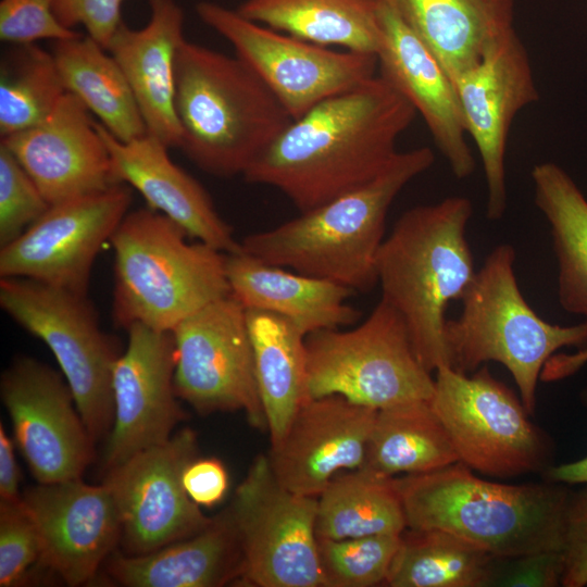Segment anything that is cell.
<instances>
[{"label":"cell","instance_id":"cell-1","mask_svg":"<svg viewBox=\"0 0 587 587\" xmlns=\"http://www.w3.org/2000/svg\"><path fill=\"white\" fill-rule=\"evenodd\" d=\"M415 115L412 104L376 74L292 120L242 176L276 188L300 212L309 211L378 176Z\"/></svg>","mask_w":587,"mask_h":587},{"label":"cell","instance_id":"cell-2","mask_svg":"<svg viewBox=\"0 0 587 587\" xmlns=\"http://www.w3.org/2000/svg\"><path fill=\"white\" fill-rule=\"evenodd\" d=\"M434 161L428 147L398 151L374 179L272 229L247 235L241 250L265 263L367 292L377 285L376 261L394 200Z\"/></svg>","mask_w":587,"mask_h":587},{"label":"cell","instance_id":"cell-3","mask_svg":"<svg viewBox=\"0 0 587 587\" xmlns=\"http://www.w3.org/2000/svg\"><path fill=\"white\" fill-rule=\"evenodd\" d=\"M407 528L460 536L498 559L561 550L570 486L550 480L504 484L462 462L397 477Z\"/></svg>","mask_w":587,"mask_h":587},{"label":"cell","instance_id":"cell-4","mask_svg":"<svg viewBox=\"0 0 587 587\" xmlns=\"http://www.w3.org/2000/svg\"><path fill=\"white\" fill-rule=\"evenodd\" d=\"M473 214L469 198L407 210L379 249L376 272L382 299L402 316L421 364L430 373L449 366L446 310L461 300L476 270L466 240Z\"/></svg>","mask_w":587,"mask_h":587},{"label":"cell","instance_id":"cell-5","mask_svg":"<svg viewBox=\"0 0 587 587\" xmlns=\"http://www.w3.org/2000/svg\"><path fill=\"white\" fill-rule=\"evenodd\" d=\"M178 148L202 171L243 175L294 120L239 57L182 42L175 63Z\"/></svg>","mask_w":587,"mask_h":587},{"label":"cell","instance_id":"cell-6","mask_svg":"<svg viewBox=\"0 0 587 587\" xmlns=\"http://www.w3.org/2000/svg\"><path fill=\"white\" fill-rule=\"evenodd\" d=\"M147 208L128 212L114 232L113 321L172 332L207 304L228 296L224 252Z\"/></svg>","mask_w":587,"mask_h":587},{"label":"cell","instance_id":"cell-7","mask_svg":"<svg viewBox=\"0 0 587 587\" xmlns=\"http://www.w3.org/2000/svg\"><path fill=\"white\" fill-rule=\"evenodd\" d=\"M514 262L509 243L489 252L461 298V314L446 321L445 341L457 372L471 374L489 361L505 366L533 414L545 364L563 347L587 348V321L560 326L541 319L520 290Z\"/></svg>","mask_w":587,"mask_h":587},{"label":"cell","instance_id":"cell-8","mask_svg":"<svg viewBox=\"0 0 587 587\" xmlns=\"http://www.w3.org/2000/svg\"><path fill=\"white\" fill-rule=\"evenodd\" d=\"M310 398L339 395L376 410L429 400L434 377L417 359L400 313L380 298L357 327L307 335Z\"/></svg>","mask_w":587,"mask_h":587},{"label":"cell","instance_id":"cell-9","mask_svg":"<svg viewBox=\"0 0 587 587\" xmlns=\"http://www.w3.org/2000/svg\"><path fill=\"white\" fill-rule=\"evenodd\" d=\"M0 305L57 359L93 441L113 424L112 374L121 353L87 295L24 277H0Z\"/></svg>","mask_w":587,"mask_h":587},{"label":"cell","instance_id":"cell-10","mask_svg":"<svg viewBox=\"0 0 587 587\" xmlns=\"http://www.w3.org/2000/svg\"><path fill=\"white\" fill-rule=\"evenodd\" d=\"M434 380L429 402L460 462L497 478L542 474L551 466V440L530 422L521 398L486 364L471 374L444 365Z\"/></svg>","mask_w":587,"mask_h":587},{"label":"cell","instance_id":"cell-11","mask_svg":"<svg viewBox=\"0 0 587 587\" xmlns=\"http://www.w3.org/2000/svg\"><path fill=\"white\" fill-rule=\"evenodd\" d=\"M242 553L240 583L324 587L315 532L317 497L294 492L259 454L227 508Z\"/></svg>","mask_w":587,"mask_h":587},{"label":"cell","instance_id":"cell-12","mask_svg":"<svg viewBox=\"0 0 587 587\" xmlns=\"http://www.w3.org/2000/svg\"><path fill=\"white\" fill-rule=\"evenodd\" d=\"M201 21L224 37L277 97L294 120L323 100L374 77L375 54L337 51L250 21L238 11L203 1Z\"/></svg>","mask_w":587,"mask_h":587},{"label":"cell","instance_id":"cell-13","mask_svg":"<svg viewBox=\"0 0 587 587\" xmlns=\"http://www.w3.org/2000/svg\"><path fill=\"white\" fill-rule=\"evenodd\" d=\"M174 389L201 414L241 411L266 428L246 309L232 295L183 320L173 330Z\"/></svg>","mask_w":587,"mask_h":587},{"label":"cell","instance_id":"cell-14","mask_svg":"<svg viewBox=\"0 0 587 587\" xmlns=\"http://www.w3.org/2000/svg\"><path fill=\"white\" fill-rule=\"evenodd\" d=\"M132 188L105 190L54 204L0 248V277H24L87 295L93 262L128 213Z\"/></svg>","mask_w":587,"mask_h":587},{"label":"cell","instance_id":"cell-15","mask_svg":"<svg viewBox=\"0 0 587 587\" xmlns=\"http://www.w3.org/2000/svg\"><path fill=\"white\" fill-rule=\"evenodd\" d=\"M197 435L183 428L165 442L142 450L108 470L132 554H145L204 529L212 521L188 496L183 474L197 458Z\"/></svg>","mask_w":587,"mask_h":587},{"label":"cell","instance_id":"cell-16","mask_svg":"<svg viewBox=\"0 0 587 587\" xmlns=\"http://www.w3.org/2000/svg\"><path fill=\"white\" fill-rule=\"evenodd\" d=\"M1 398L15 442L38 483L80 478L95 441L66 380L42 362L18 357L2 374Z\"/></svg>","mask_w":587,"mask_h":587},{"label":"cell","instance_id":"cell-17","mask_svg":"<svg viewBox=\"0 0 587 587\" xmlns=\"http://www.w3.org/2000/svg\"><path fill=\"white\" fill-rule=\"evenodd\" d=\"M467 136L477 147L487 189L486 216L507 209L505 153L516 114L539 99L527 51L513 32L452 79Z\"/></svg>","mask_w":587,"mask_h":587},{"label":"cell","instance_id":"cell-18","mask_svg":"<svg viewBox=\"0 0 587 587\" xmlns=\"http://www.w3.org/2000/svg\"><path fill=\"white\" fill-rule=\"evenodd\" d=\"M127 333L126 350L112 374L114 416L103 460L108 470L167 441L185 415L174 389L172 332L135 324Z\"/></svg>","mask_w":587,"mask_h":587},{"label":"cell","instance_id":"cell-19","mask_svg":"<svg viewBox=\"0 0 587 587\" xmlns=\"http://www.w3.org/2000/svg\"><path fill=\"white\" fill-rule=\"evenodd\" d=\"M21 499L38 533V562L70 586L90 582L122 539L121 515L104 483H39Z\"/></svg>","mask_w":587,"mask_h":587},{"label":"cell","instance_id":"cell-20","mask_svg":"<svg viewBox=\"0 0 587 587\" xmlns=\"http://www.w3.org/2000/svg\"><path fill=\"white\" fill-rule=\"evenodd\" d=\"M377 410L339 395L307 400L267 454L285 488L317 497L338 473L362 466Z\"/></svg>","mask_w":587,"mask_h":587},{"label":"cell","instance_id":"cell-21","mask_svg":"<svg viewBox=\"0 0 587 587\" xmlns=\"http://www.w3.org/2000/svg\"><path fill=\"white\" fill-rule=\"evenodd\" d=\"M89 113L66 91L42 122L1 138L49 204L116 185L110 152Z\"/></svg>","mask_w":587,"mask_h":587},{"label":"cell","instance_id":"cell-22","mask_svg":"<svg viewBox=\"0 0 587 587\" xmlns=\"http://www.w3.org/2000/svg\"><path fill=\"white\" fill-rule=\"evenodd\" d=\"M377 15L378 74L423 117L453 175L458 179L469 177L474 172L475 159L450 76L386 0L378 1Z\"/></svg>","mask_w":587,"mask_h":587},{"label":"cell","instance_id":"cell-23","mask_svg":"<svg viewBox=\"0 0 587 587\" xmlns=\"http://www.w3.org/2000/svg\"><path fill=\"white\" fill-rule=\"evenodd\" d=\"M97 125L110 152L116 184L136 189L150 209L171 218L189 237L224 253L241 251L240 241L207 190L170 158L168 147L148 134L122 141L100 123Z\"/></svg>","mask_w":587,"mask_h":587},{"label":"cell","instance_id":"cell-24","mask_svg":"<svg viewBox=\"0 0 587 587\" xmlns=\"http://www.w3.org/2000/svg\"><path fill=\"white\" fill-rule=\"evenodd\" d=\"M150 17L139 29L122 23L108 52L121 67L143 118L147 134L178 148L175 112V63L184 41V14L174 0H149Z\"/></svg>","mask_w":587,"mask_h":587},{"label":"cell","instance_id":"cell-25","mask_svg":"<svg viewBox=\"0 0 587 587\" xmlns=\"http://www.w3.org/2000/svg\"><path fill=\"white\" fill-rule=\"evenodd\" d=\"M225 267L230 294L245 309L282 315L305 335L350 326L361 316L347 302L354 291L340 284L290 272L242 250L226 253Z\"/></svg>","mask_w":587,"mask_h":587},{"label":"cell","instance_id":"cell-26","mask_svg":"<svg viewBox=\"0 0 587 587\" xmlns=\"http://www.w3.org/2000/svg\"><path fill=\"white\" fill-rule=\"evenodd\" d=\"M108 572L127 587H217L240 582L242 553L225 509L201 532L145 554L114 551Z\"/></svg>","mask_w":587,"mask_h":587},{"label":"cell","instance_id":"cell-27","mask_svg":"<svg viewBox=\"0 0 587 587\" xmlns=\"http://www.w3.org/2000/svg\"><path fill=\"white\" fill-rule=\"evenodd\" d=\"M451 80L515 32V0H386Z\"/></svg>","mask_w":587,"mask_h":587},{"label":"cell","instance_id":"cell-28","mask_svg":"<svg viewBox=\"0 0 587 587\" xmlns=\"http://www.w3.org/2000/svg\"><path fill=\"white\" fill-rule=\"evenodd\" d=\"M255 375L271 445L284 436L308 392L307 335L273 312L246 309Z\"/></svg>","mask_w":587,"mask_h":587},{"label":"cell","instance_id":"cell-29","mask_svg":"<svg viewBox=\"0 0 587 587\" xmlns=\"http://www.w3.org/2000/svg\"><path fill=\"white\" fill-rule=\"evenodd\" d=\"M100 43L80 34L53 43L52 54L65 90L74 95L115 138L147 135L133 91L121 67Z\"/></svg>","mask_w":587,"mask_h":587},{"label":"cell","instance_id":"cell-30","mask_svg":"<svg viewBox=\"0 0 587 587\" xmlns=\"http://www.w3.org/2000/svg\"><path fill=\"white\" fill-rule=\"evenodd\" d=\"M536 207L548 221L558 261L562 309L587 321V199L571 176L553 162L532 170Z\"/></svg>","mask_w":587,"mask_h":587},{"label":"cell","instance_id":"cell-31","mask_svg":"<svg viewBox=\"0 0 587 587\" xmlns=\"http://www.w3.org/2000/svg\"><path fill=\"white\" fill-rule=\"evenodd\" d=\"M379 0H245L238 12L272 29L322 46L375 54Z\"/></svg>","mask_w":587,"mask_h":587},{"label":"cell","instance_id":"cell-32","mask_svg":"<svg viewBox=\"0 0 587 587\" xmlns=\"http://www.w3.org/2000/svg\"><path fill=\"white\" fill-rule=\"evenodd\" d=\"M459 462L429 400L377 410L361 467L396 477L433 472Z\"/></svg>","mask_w":587,"mask_h":587},{"label":"cell","instance_id":"cell-33","mask_svg":"<svg viewBox=\"0 0 587 587\" xmlns=\"http://www.w3.org/2000/svg\"><path fill=\"white\" fill-rule=\"evenodd\" d=\"M405 514L397 477L364 467L340 472L317 496V538L401 534Z\"/></svg>","mask_w":587,"mask_h":587},{"label":"cell","instance_id":"cell-34","mask_svg":"<svg viewBox=\"0 0 587 587\" xmlns=\"http://www.w3.org/2000/svg\"><path fill=\"white\" fill-rule=\"evenodd\" d=\"M499 559L452 533L405 528L386 585L390 587L491 586Z\"/></svg>","mask_w":587,"mask_h":587},{"label":"cell","instance_id":"cell-35","mask_svg":"<svg viewBox=\"0 0 587 587\" xmlns=\"http://www.w3.org/2000/svg\"><path fill=\"white\" fill-rule=\"evenodd\" d=\"M65 92L52 52L36 43L14 46L0 66L1 138L42 122Z\"/></svg>","mask_w":587,"mask_h":587},{"label":"cell","instance_id":"cell-36","mask_svg":"<svg viewBox=\"0 0 587 587\" xmlns=\"http://www.w3.org/2000/svg\"><path fill=\"white\" fill-rule=\"evenodd\" d=\"M401 534H377L346 539L317 538L324 587L386 585L401 542Z\"/></svg>","mask_w":587,"mask_h":587},{"label":"cell","instance_id":"cell-37","mask_svg":"<svg viewBox=\"0 0 587 587\" xmlns=\"http://www.w3.org/2000/svg\"><path fill=\"white\" fill-rule=\"evenodd\" d=\"M49 207L28 173L0 143V246L16 239Z\"/></svg>","mask_w":587,"mask_h":587},{"label":"cell","instance_id":"cell-38","mask_svg":"<svg viewBox=\"0 0 587 587\" xmlns=\"http://www.w3.org/2000/svg\"><path fill=\"white\" fill-rule=\"evenodd\" d=\"M39 555L38 533L22 499L0 501V586L21 584Z\"/></svg>","mask_w":587,"mask_h":587},{"label":"cell","instance_id":"cell-39","mask_svg":"<svg viewBox=\"0 0 587 587\" xmlns=\"http://www.w3.org/2000/svg\"><path fill=\"white\" fill-rule=\"evenodd\" d=\"M55 0H1L0 39L18 46L37 40L53 41L78 35L60 23L54 13Z\"/></svg>","mask_w":587,"mask_h":587},{"label":"cell","instance_id":"cell-40","mask_svg":"<svg viewBox=\"0 0 587 587\" xmlns=\"http://www.w3.org/2000/svg\"><path fill=\"white\" fill-rule=\"evenodd\" d=\"M571 489L563 521L561 586H587V484Z\"/></svg>","mask_w":587,"mask_h":587},{"label":"cell","instance_id":"cell-41","mask_svg":"<svg viewBox=\"0 0 587 587\" xmlns=\"http://www.w3.org/2000/svg\"><path fill=\"white\" fill-rule=\"evenodd\" d=\"M562 573L563 555L561 550L499 559L491 586H561Z\"/></svg>","mask_w":587,"mask_h":587},{"label":"cell","instance_id":"cell-42","mask_svg":"<svg viewBox=\"0 0 587 587\" xmlns=\"http://www.w3.org/2000/svg\"><path fill=\"white\" fill-rule=\"evenodd\" d=\"M122 2L123 0H55L54 13L67 28L84 26L88 36L107 50L123 23Z\"/></svg>","mask_w":587,"mask_h":587},{"label":"cell","instance_id":"cell-43","mask_svg":"<svg viewBox=\"0 0 587 587\" xmlns=\"http://www.w3.org/2000/svg\"><path fill=\"white\" fill-rule=\"evenodd\" d=\"M183 484L195 503L210 508L226 495L228 474L218 459L195 458L184 471Z\"/></svg>","mask_w":587,"mask_h":587},{"label":"cell","instance_id":"cell-44","mask_svg":"<svg viewBox=\"0 0 587 587\" xmlns=\"http://www.w3.org/2000/svg\"><path fill=\"white\" fill-rule=\"evenodd\" d=\"M20 472L14 454V444L0 424V501H16Z\"/></svg>","mask_w":587,"mask_h":587},{"label":"cell","instance_id":"cell-45","mask_svg":"<svg viewBox=\"0 0 587 587\" xmlns=\"http://www.w3.org/2000/svg\"><path fill=\"white\" fill-rule=\"evenodd\" d=\"M582 400L587 405V390L582 392ZM542 476L546 480L569 486L587 484V457L560 465H551Z\"/></svg>","mask_w":587,"mask_h":587}]
</instances>
